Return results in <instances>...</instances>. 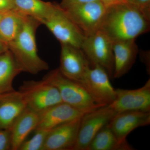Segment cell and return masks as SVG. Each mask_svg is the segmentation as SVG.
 I'll return each instance as SVG.
<instances>
[{"mask_svg": "<svg viewBox=\"0 0 150 150\" xmlns=\"http://www.w3.org/2000/svg\"><path fill=\"white\" fill-rule=\"evenodd\" d=\"M150 21L139 9L122 2L107 6L100 30L112 41L135 40L149 31Z\"/></svg>", "mask_w": 150, "mask_h": 150, "instance_id": "cell-1", "label": "cell"}, {"mask_svg": "<svg viewBox=\"0 0 150 150\" xmlns=\"http://www.w3.org/2000/svg\"><path fill=\"white\" fill-rule=\"evenodd\" d=\"M41 23L36 19L25 16L21 30L8 44L22 72L36 75L48 69L47 62L38 56L35 34Z\"/></svg>", "mask_w": 150, "mask_h": 150, "instance_id": "cell-2", "label": "cell"}, {"mask_svg": "<svg viewBox=\"0 0 150 150\" xmlns=\"http://www.w3.org/2000/svg\"><path fill=\"white\" fill-rule=\"evenodd\" d=\"M43 79L58 89L62 102L84 113L103 106L95 101L83 86L63 76L59 69L48 73Z\"/></svg>", "mask_w": 150, "mask_h": 150, "instance_id": "cell-3", "label": "cell"}, {"mask_svg": "<svg viewBox=\"0 0 150 150\" xmlns=\"http://www.w3.org/2000/svg\"><path fill=\"white\" fill-rule=\"evenodd\" d=\"M18 91L24 98L27 108L36 112L63 102L58 89L44 79L25 81Z\"/></svg>", "mask_w": 150, "mask_h": 150, "instance_id": "cell-4", "label": "cell"}, {"mask_svg": "<svg viewBox=\"0 0 150 150\" xmlns=\"http://www.w3.org/2000/svg\"><path fill=\"white\" fill-rule=\"evenodd\" d=\"M81 49L93 66L103 67L112 79L114 73V57L112 41L100 30L86 36Z\"/></svg>", "mask_w": 150, "mask_h": 150, "instance_id": "cell-5", "label": "cell"}, {"mask_svg": "<svg viewBox=\"0 0 150 150\" xmlns=\"http://www.w3.org/2000/svg\"><path fill=\"white\" fill-rule=\"evenodd\" d=\"M63 8L86 36L100 29L107 5L102 1L98 0Z\"/></svg>", "mask_w": 150, "mask_h": 150, "instance_id": "cell-6", "label": "cell"}, {"mask_svg": "<svg viewBox=\"0 0 150 150\" xmlns=\"http://www.w3.org/2000/svg\"><path fill=\"white\" fill-rule=\"evenodd\" d=\"M42 24L46 25L60 43L81 48L85 35L60 5H56Z\"/></svg>", "mask_w": 150, "mask_h": 150, "instance_id": "cell-7", "label": "cell"}, {"mask_svg": "<svg viewBox=\"0 0 150 150\" xmlns=\"http://www.w3.org/2000/svg\"><path fill=\"white\" fill-rule=\"evenodd\" d=\"M116 114L109 105L85 113L81 117L77 139L73 150H87L94 137Z\"/></svg>", "mask_w": 150, "mask_h": 150, "instance_id": "cell-8", "label": "cell"}, {"mask_svg": "<svg viewBox=\"0 0 150 150\" xmlns=\"http://www.w3.org/2000/svg\"><path fill=\"white\" fill-rule=\"evenodd\" d=\"M106 70L98 65L89 67L80 83L96 103L102 106L110 105L115 99V89L110 83Z\"/></svg>", "mask_w": 150, "mask_h": 150, "instance_id": "cell-9", "label": "cell"}, {"mask_svg": "<svg viewBox=\"0 0 150 150\" xmlns=\"http://www.w3.org/2000/svg\"><path fill=\"white\" fill-rule=\"evenodd\" d=\"M109 105L116 113L127 111L150 112V80L137 89H115V99Z\"/></svg>", "mask_w": 150, "mask_h": 150, "instance_id": "cell-10", "label": "cell"}, {"mask_svg": "<svg viewBox=\"0 0 150 150\" xmlns=\"http://www.w3.org/2000/svg\"><path fill=\"white\" fill-rule=\"evenodd\" d=\"M61 45L59 71L66 77L80 83L90 67L89 62L81 48L69 44Z\"/></svg>", "mask_w": 150, "mask_h": 150, "instance_id": "cell-11", "label": "cell"}, {"mask_svg": "<svg viewBox=\"0 0 150 150\" xmlns=\"http://www.w3.org/2000/svg\"><path fill=\"white\" fill-rule=\"evenodd\" d=\"M81 118L63 123L49 131L43 150H73L80 124Z\"/></svg>", "mask_w": 150, "mask_h": 150, "instance_id": "cell-12", "label": "cell"}, {"mask_svg": "<svg viewBox=\"0 0 150 150\" xmlns=\"http://www.w3.org/2000/svg\"><path fill=\"white\" fill-rule=\"evenodd\" d=\"M150 123V112L127 111L115 114L108 126L120 142H126L132 131Z\"/></svg>", "mask_w": 150, "mask_h": 150, "instance_id": "cell-13", "label": "cell"}, {"mask_svg": "<svg viewBox=\"0 0 150 150\" xmlns=\"http://www.w3.org/2000/svg\"><path fill=\"white\" fill-rule=\"evenodd\" d=\"M84 114L67 103H61L39 112V121L35 129L51 130L63 123L81 118Z\"/></svg>", "mask_w": 150, "mask_h": 150, "instance_id": "cell-14", "label": "cell"}, {"mask_svg": "<svg viewBox=\"0 0 150 150\" xmlns=\"http://www.w3.org/2000/svg\"><path fill=\"white\" fill-rule=\"evenodd\" d=\"M114 57V73L113 78L119 79L127 74L133 67L139 48L135 40L112 41Z\"/></svg>", "mask_w": 150, "mask_h": 150, "instance_id": "cell-15", "label": "cell"}, {"mask_svg": "<svg viewBox=\"0 0 150 150\" xmlns=\"http://www.w3.org/2000/svg\"><path fill=\"white\" fill-rule=\"evenodd\" d=\"M27 108L21 93L15 90L0 94V129H9Z\"/></svg>", "mask_w": 150, "mask_h": 150, "instance_id": "cell-16", "label": "cell"}, {"mask_svg": "<svg viewBox=\"0 0 150 150\" xmlns=\"http://www.w3.org/2000/svg\"><path fill=\"white\" fill-rule=\"evenodd\" d=\"M39 112L26 108L11 125L9 130L11 150H18L29 134L37 128Z\"/></svg>", "mask_w": 150, "mask_h": 150, "instance_id": "cell-17", "label": "cell"}, {"mask_svg": "<svg viewBox=\"0 0 150 150\" xmlns=\"http://www.w3.org/2000/svg\"><path fill=\"white\" fill-rule=\"evenodd\" d=\"M22 72L11 52L9 50L0 55V94L15 90L13 82Z\"/></svg>", "mask_w": 150, "mask_h": 150, "instance_id": "cell-18", "label": "cell"}, {"mask_svg": "<svg viewBox=\"0 0 150 150\" xmlns=\"http://www.w3.org/2000/svg\"><path fill=\"white\" fill-rule=\"evenodd\" d=\"M14 9L20 13L36 19L42 24L54 11L56 4L42 0H14Z\"/></svg>", "mask_w": 150, "mask_h": 150, "instance_id": "cell-19", "label": "cell"}, {"mask_svg": "<svg viewBox=\"0 0 150 150\" xmlns=\"http://www.w3.org/2000/svg\"><path fill=\"white\" fill-rule=\"evenodd\" d=\"M25 16L14 9L4 13L0 19V40L8 44L18 35Z\"/></svg>", "mask_w": 150, "mask_h": 150, "instance_id": "cell-20", "label": "cell"}, {"mask_svg": "<svg viewBox=\"0 0 150 150\" xmlns=\"http://www.w3.org/2000/svg\"><path fill=\"white\" fill-rule=\"evenodd\" d=\"M133 149L127 142H120L108 124L94 137L87 150H132Z\"/></svg>", "mask_w": 150, "mask_h": 150, "instance_id": "cell-21", "label": "cell"}, {"mask_svg": "<svg viewBox=\"0 0 150 150\" xmlns=\"http://www.w3.org/2000/svg\"><path fill=\"white\" fill-rule=\"evenodd\" d=\"M50 130L36 129L33 137L25 141L18 150H43L47 136Z\"/></svg>", "mask_w": 150, "mask_h": 150, "instance_id": "cell-22", "label": "cell"}, {"mask_svg": "<svg viewBox=\"0 0 150 150\" xmlns=\"http://www.w3.org/2000/svg\"><path fill=\"white\" fill-rule=\"evenodd\" d=\"M124 2L139 9L150 19V0H124Z\"/></svg>", "mask_w": 150, "mask_h": 150, "instance_id": "cell-23", "label": "cell"}, {"mask_svg": "<svg viewBox=\"0 0 150 150\" xmlns=\"http://www.w3.org/2000/svg\"><path fill=\"white\" fill-rule=\"evenodd\" d=\"M11 150L9 129H0V150Z\"/></svg>", "mask_w": 150, "mask_h": 150, "instance_id": "cell-24", "label": "cell"}, {"mask_svg": "<svg viewBox=\"0 0 150 150\" xmlns=\"http://www.w3.org/2000/svg\"><path fill=\"white\" fill-rule=\"evenodd\" d=\"M14 0H0V13L5 12L14 9Z\"/></svg>", "mask_w": 150, "mask_h": 150, "instance_id": "cell-25", "label": "cell"}, {"mask_svg": "<svg viewBox=\"0 0 150 150\" xmlns=\"http://www.w3.org/2000/svg\"><path fill=\"white\" fill-rule=\"evenodd\" d=\"M96 1H98V0H62V3L60 5L63 8H66L74 5Z\"/></svg>", "mask_w": 150, "mask_h": 150, "instance_id": "cell-26", "label": "cell"}, {"mask_svg": "<svg viewBox=\"0 0 150 150\" xmlns=\"http://www.w3.org/2000/svg\"><path fill=\"white\" fill-rule=\"evenodd\" d=\"M8 50V45L0 40V55Z\"/></svg>", "mask_w": 150, "mask_h": 150, "instance_id": "cell-27", "label": "cell"}, {"mask_svg": "<svg viewBox=\"0 0 150 150\" xmlns=\"http://www.w3.org/2000/svg\"><path fill=\"white\" fill-rule=\"evenodd\" d=\"M101 1L107 6L116 4V3L124 2V0H101Z\"/></svg>", "mask_w": 150, "mask_h": 150, "instance_id": "cell-28", "label": "cell"}, {"mask_svg": "<svg viewBox=\"0 0 150 150\" xmlns=\"http://www.w3.org/2000/svg\"><path fill=\"white\" fill-rule=\"evenodd\" d=\"M3 13H0V19L1 18V17L2 16V15Z\"/></svg>", "mask_w": 150, "mask_h": 150, "instance_id": "cell-29", "label": "cell"}]
</instances>
